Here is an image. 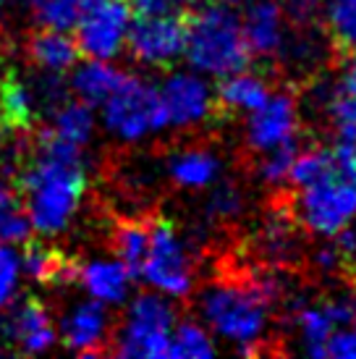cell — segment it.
Returning a JSON list of instances; mask_svg holds the SVG:
<instances>
[{"mask_svg": "<svg viewBox=\"0 0 356 359\" xmlns=\"http://www.w3.org/2000/svg\"><path fill=\"white\" fill-rule=\"evenodd\" d=\"M252 58L275 60L286 40V19L278 0H259L241 21Z\"/></svg>", "mask_w": 356, "mask_h": 359, "instance_id": "cell-13", "label": "cell"}, {"mask_svg": "<svg viewBox=\"0 0 356 359\" xmlns=\"http://www.w3.org/2000/svg\"><path fill=\"white\" fill-rule=\"evenodd\" d=\"M27 90H29L34 116L45 113V116L53 118L55 110L69 100V87H66V81H63V76H60L58 71L42 69V74H37V76H32L27 81Z\"/></svg>", "mask_w": 356, "mask_h": 359, "instance_id": "cell-25", "label": "cell"}, {"mask_svg": "<svg viewBox=\"0 0 356 359\" xmlns=\"http://www.w3.org/2000/svg\"><path fill=\"white\" fill-rule=\"evenodd\" d=\"M137 16H160V13H181L189 11L197 0H129Z\"/></svg>", "mask_w": 356, "mask_h": 359, "instance_id": "cell-35", "label": "cell"}, {"mask_svg": "<svg viewBox=\"0 0 356 359\" xmlns=\"http://www.w3.org/2000/svg\"><path fill=\"white\" fill-rule=\"evenodd\" d=\"M0 126L8 134H27L37 126L27 81L16 69L0 71Z\"/></svg>", "mask_w": 356, "mask_h": 359, "instance_id": "cell-15", "label": "cell"}, {"mask_svg": "<svg viewBox=\"0 0 356 359\" xmlns=\"http://www.w3.org/2000/svg\"><path fill=\"white\" fill-rule=\"evenodd\" d=\"M168 170L176 184L186 187V189H199V187H207L210 181L218 179L220 163L212 152L184 150L170 158Z\"/></svg>", "mask_w": 356, "mask_h": 359, "instance_id": "cell-22", "label": "cell"}, {"mask_svg": "<svg viewBox=\"0 0 356 359\" xmlns=\"http://www.w3.org/2000/svg\"><path fill=\"white\" fill-rule=\"evenodd\" d=\"M32 220L27 215V208L13 194L8 202L0 205V244H11V241H21L29 236Z\"/></svg>", "mask_w": 356, "mask_h": 359, "instance_id": "cell-29", "label": "cell"}, {"mask_svg": "<svg viewBox=\"0 0 356 359\" xmlns=\"http://www.w3.org/2000/svg\"><path fill=\"white\" fill-rule=\"evenodd\" d=\"M53 129L60 137H66L74 144H87L95 129V116H92V105L84 100H66L55 110L53 116Z\"/></svg>", "mask_w": 356, "mask_h": 359, "instance_id": "cell-24", "label": "cell"}, {"mask_svg": "<svg viewBox=\"0 0 356 359\" xmlns=\"http://www.w3.org/2000/svg\"><path fill=\"white\" fill-rule=\"evenodd\" d=\"M184 53L191 69L212 76L247 71L252 63L247 37L238 13L228 3H202L186 11V42Z\"/></svg>", "mask_w": 356, "mask_h": 359, "instance_id": "cell-2", "label": "cell"}, {"mask_svg": "<svg viewBox=\"0 0 356 359\" xmlns=\"http://www.w3.org/2000/svg\"><path fill=\"white\" fill-rule=\"evenodd\" d=\"M322 19L333 55L341 60L356 48V0H322Z\"/></svg>", "mask_w": 356, "mask_h": 359, "instance_id": "cell-21", "label": "cell"}, {"mask_svg": "<svg viewBox=\"0 0 356 359\" xmlns=\"http://www.w3.org/2000/svg\"><path fill=\"white\" fill-rule=\"evenodd\" d=\"M275 294L273 278L238 276L205 289L199 304L215 333L241 344V354H257Z\"/></svg>", "mask_w": 356, "mask_h": 359, "instance_id": "cell-1", "label": "cell"}, {"mask_svg": "<svg viewBox=\"0 0 356 359\" xmlns=\"http://www.w3.org/2000/svg\"><path fill=\"white\" fill-rule=\"evenodd\" d=\"M336 173H341V170H338L330 147H309V150L296 152L286 179L291 181V187L301 189V187L317 184V181L327 179V176H336Z\"/></svg>", "mask_w": 356, "mask_h": 359, "instance_id": "cell-23", "label": "cell"}, {"mask_svg": "<svg viewBox=\"0 0 356 359\" xmlns=\"http://www.w3.org/2000/svg\"><path fill=\"white\" fill-rule=\"evenodd\" d=\"M184 42H186V11L137 16V24L129 32V50L134 60L158 69L170 66L184 53Z\"/></svg>", "mask_w": 356, "mask_h": 359, "instance_id": "cell-9", "label": "cell"}, {"mask_svg": "<svg viewBox=\"0 0 356 359\" xmlns=\"http://www.w3.org/2000/svg\"><path fill=\"white\" fill-rule=\"evenodd\" d=\"M55 344L53 320L40 297L24 294L0 307V349L40 354Z\"/></svg>", "mask_w": 356, "mask_h": 359, "instance_id": "cell-8", "label": "cell"}, {"mask_svg": "<svg viewBox=\"0 0 356 359\" xmlns=\"http://www.w3.org/2000/svg\"><path fill=\"white\" fill-rule=\"evenodd\" d=\"M24 268L32 278L45 286H69L74 280H79L81 262L42 241H29L24 247Z\"/></svg>", "mask_w": 356, "mask_h": 359, "instance_id": "cell-14", "label": "cell"}, {"mask_svg": "<svg viewBox=\"0 0 356 359\" xmlns=\"http://www.w3.org/2000/svg\"><path fill=\"white\" fill-rule=\"evenodd\" d=\"M16 276H19V257L16 252L0 244V307L11 299V294L16 289Z\"/></svg>", "mask_w": 356, "mask_h": 359, "instance_id": "cell-33", "label": "cell"}, {"mask_svg": "<svg viewBox=\"0 0 356 359\" xmlns=\"http://www.w3.org/2000/svg\"><path fill=\"white\" fill-rule=\"evenodd\" d=\"M8 150H11V144H8V131L0 126V163L3 160H8Z\"/></svg>", "mask_w": 356, "mask_h": 359, "instance_id": "cell-37", "label": "cell"}, {"mask_svg": "<svg viewBox=\"0 0 356 359\" xmlns=\"http://www.w3.org/2000/svg\"><path fill=\"white\" fill-rule=\"evenodd\" d=\"M160 97L168 113V123H176V126L199 123L215 110V97L210 87L194 74H173L163 84Z\"/></svg>", "mask_w": 356, "mask_h": 359, "instance_id": "cell-12", "label": "cell"}, {"mask_svg": "<svg viewBox=\"0 0 356 359\" xmlns=\"http://www.w3.org/2000/svg\"><path fill=\"white\" fill-rule=\"evenodd\" d=\"M299 131L296 100L288 92L267 97L257 110L249 113L247 144L254 152H270L283 142L294 140Z\"/></svg>", "mask_w": 356, "mask_h": 359, "instance_id": "cell-10", "label": "cell"}, {"mask_svg": "<svg viewBox=\"0 0 356 359\" xmlns=\"http://www.w3.org/2000/svg\"><path fill=\"white\" fill-rule=\"evenodd\" d=\"M283 19L294 29H315L322 21V0H278Z\"/></svg>", "mask_w": 356, "mask_h": 359, "instance_id": "cell-32", "label": "cell"}, {"mask_svg": "<svg viewBox=\"0 0 356 359\" xmlns=\"http://www.w3.org/2000/svg\"><path fill=\"white\" fill-rule=\"evenodd\" d=\"M34 21L45 29L66 32L76 27L79 0H34Z\"/></svg>", "mask_w": 356, "mask_h": 359, "instance_id": "cell-28", "label": "cell"}, {"mask_svg": "<svg viewBox=\"0 0 356 359\" xmlns=\"http://www.w3.org/2000/svg\"><path fill=\"white\" fill-rule=\"evenodd\" d=\"M215 344L197 323H181L168 341V357H212Z\"/></svg>", "mask_w": 356, "mask_h": 359, "instance_id": "cell-27", "label": "cell"}, {"mask_svg": "<svg viewBox=\"0 0 356 359\" xmlns=\"http://www.w3.org/2000/svg\"><path fill=\"white\" fill-rule=\"evenodd\" d=\"M299 152V140L294 137V140L283 142V144H278V147H273L270 150V155H267L265 160H262V165H259V176H262V181H267L270 187H278V184H283L288 176V168H291V163H294V158H296Z\"/></svg>", "mask_w": 356, "mask_h": 359, "instance_id": "cell-30", "label": "cell"}, {"mask_svg": "<svg viewBox=\"0 0 356 359\" xmlns=\"http://www.w3.org/2000/svg\"><path fill=\"white\" fill-rule=\"evenodd\" d=\"M294 218L320 236H336L356 218V181L343 173L301 187L299 197L291 205Z\"/></svg>", "mask_w": 356, "mask_h": 359, "instance_id": "cell-4", "label": "cell"}, {"mask_svg": "<svg viewBox=\"0 0 356 359\" xmlns=\"http://www.w3.org/2000/svg\"><path fill=\"white\" fill-rule=\"evenodd\" d=\"M129 280L131 276L123 262H89L79 270V283L100 302L126 299Z\"/></svg>", "mask_w": 356, "mask_h": 359, "instance_id": "cell-18", "label": "cell"}, {"mask_svg": "<svg viewBox=\"0 0 356 359\" xmlns=\"http://www.w3.org/2000/svg\"><path fill=\"white\" fill-rule=\"evenodd\" d=\"M0 6H3V0H0ZM0 34H3V24H0Z\"/></svg>", "mask_w": 356, "mask_h": 359, "instance_id": "cell-40", "label": "cell"}, {"mask_svg": "<svg viewBox=\"0 0 356 359\" xmlns=\"http://www.w3.org/2000/svg\"><path fill=\"white\" fill-rule=\"evenodd\" d=\"M110 247L126 265L131 278H139L149 247V218L118 220L113 229V236H110Z\"/></svg>", "mask_w": 356, "mask_h": 359, "instance_id": "cell-20", "label": "cell"}, {"mask_svg": "<svg viewBox=\"0 0 356 359\" xmlns=\"http://www.w3.org/2000/svg\"><path fill=\"white\" fill-rule=\"evenodd\" d=\"M296 323H299L301 339H304V349H307L309 357H315V359L325 357V344H327V339H330V333L336 330V325L330 323L322 304L301 307L296 312Z\"/></svg>", "mask_w": 356, "mask_h": 359, "instance_id": "cell-26", "label": "cell"}, {"mask_svg": "<svg viewBox=\"0 0 356 359\" xmlns=\"http://www.w3.org/2000/svg\"><path fill=\"white\" fill-rule=\"evenodd\" d=\"M270 97V87L259 74H228L220 76L218 92H215V108L223 113H241V110H257Z\"/></svg>", "mask_w": 356, "mask_h": 359, "instance_id": "cell-16", "label": "cell"}, {"mask_svg": "<svg viewBox=\"0 0 356 359\" xmlns=\"http://www.w3.org/2000/svg\"><path fill=\"white\" fill-rule=\"evenodd\" d=\"M129 0H79L76 48L81 55L108 60L121 53L129 29Z\"/></svg>", "mask_w": 356, "mask_h": 359, "instance_id": "cell-7", "label": "cell"}, {"mask_svg": "<svg viewBox=\"0 0 356 359\" xmlns=\"http://www.w3.org/2000/svg\"><path fill=\"white\" fill-rule=\"evenodd\" d=\"M102 121L123 140H139L149 131L168 126V113L160 92L152 84L137 76H126L118 90L105 100Z\"/></svg>", "mask_w": 356, "mask_h": 359, "instance_id": "cell-5", "label": "cell"}, {"mask_svg": "<svg viewBox=\"0 0 356 359\" xmlns=\"http://www.w3.org/2000/svg\"><path fill=\"white\" fill-rule=\"evenodd\" d=\"M60 341L63 346L81 357L110 354L108 346V312L100 302H84L60 318Z\"/></svg>", "mask_w": 356, "mask_h": 359, "instance_id": "cell-11", "label": "cell"}, {"mask_svg": "<svg viewBox=\"0 0 356 359\" xmlns=\"http://www.w3.org/2000/svg\"><path fill=\"white\" fill-rule=\"evenodd\" d=\"M341 63H343V87L341 90L356 97V48L348 55H343Z\"/></svg>", "mask_w": 356, "mask_h": 359, "instance_id": "cell-36", "label": "cell"}, {"mask_svg": "<svg viewBox=\"0 0 356 359\" xmlns=\"http://www.w3.org/2000/svg\"><path fill=\"white\" fill-rule=\"evenodd\" d=\"M176 323V309L170 307L168 299L160 294H139L131 302L129 318L123 328L116 336V346L110 354L118 357H142V359H160L168 357L170 328Z\"/></svg>", "mask_w": 356, "mask_h": 359, "instance_id": "cell-3", "label": "cell"}, {"mask_svg": "<svg viewBox=\"0 0 356 359\" xmlns=\"http://www.w3.org/2000/svg\"><path fill=\"white\" fill-rule=\"evenodd\" d=\"M11 197H13V191H8L6 187H3V184H0V205H3V202H8Z\"/></svg>", "mask_w": 356, "mask_h": 359, "instance_id": "cell-38", "label": "cell"}, {"mask_svg": "<svg viewBox=\"0 0 356 359\" xmlns=\"http://www.w3.org/2000/svg\"><path fill=\"white\" fill-rule=\"evenodd\" d=\"M241 205H244V197H241L236 184L233 181H223L210 194L207 215L210 220H231L241 212Z\"/></svg>", "mask_w": 356, "mask_h": 359, "instance_id": "cell-31", "label": "cell"}, {"mask_svg": "<svg viewBox=\"0 0 356 359\" xmlns=\"http://www.w3.org/2000/svg\"><path fill=\"white\" fill-rule=\"evenodd\" d=\"M220 3H233L236 6V3H247V0H220Z\"/></svg>", "mask_w": 356, "mask_h": 359, "instance_id": "cell-39", "label": "cell"}, {"mask_svg": "<svg viewBox=\"0 0 356 359\" xmlns=\"http://www.w3.org/2000/svg\"><path fill=\"white\" fill-rule=\"evenodd\" d=\"M126 76H129V74L113 69L108 63L92 60V63H84V66L74 74L71 90L76 92L79 100L89 102V105H100V102H105L113 92L118 90Z\"/></svg>", "mask_w": 356, "mask_h": 359, "instance_id": "cell-19", "label": "cell"}, {"mask_svg": "<svg viewBox=\"0 0 356 359\" xmlns=\"http://www.w3.org/2000/svg\"><path fill=\"white\" fill-rule=\"evenodd\" d=\"M139 278H147L155 289L170 297H186L191 291L194 270L189 259V247L181 241L170 220H149V247Z\"/></svg>", "mask_w": 356, "mask_h": 359, "instance_id": "cell-6", "label": "cell"}, {"mask_svg": "<svg viewBox=\"0 0 356 359\" xmlns=\"http://www.w3.org/2000/svg\"><path fill=\"white\" fill-rule=\"evenodd\" d=\"M325 357L356 359V323L330 333V339L325 344Z\"/></svg>", "mask_w": 356, "mask_h": 359, "instance_id": "cell-34", "label": "cell"}, {"mask_svg": "<svg viewBox=\"0 0 356 359\" xmlns=\"http://www.w3.org/2000/svg\"><path fill=\"white\" fill-rule=\"evenodd\" d=\"M79 55L81 53L76 48V42L69 40L63 32L40 27V29L32 32L29 37H27V58L45 71L63 74V71H69L79 60Z\"/></svg>", "mask_w": 356, "mask_h": 359, "instance_id": "cell-17", "label": "cell"}]
</instances>
